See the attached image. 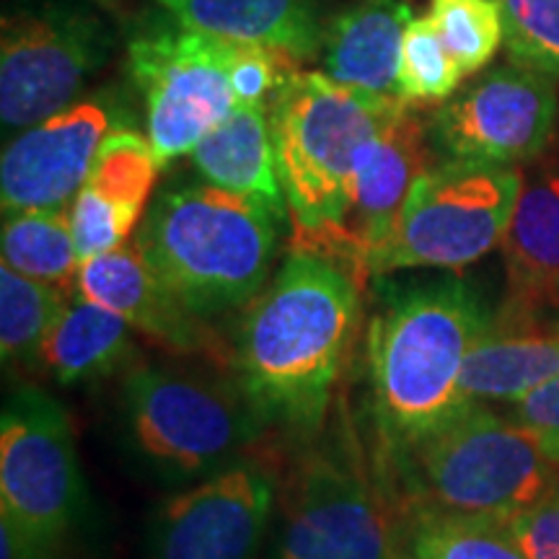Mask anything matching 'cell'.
I'll use <instances>...</instances> for the list:
<instances>
[{
    "mask_svg": "<svg viewBox=\"0 0 559 559\" xmlns=\"http://www.w3.org/2000/svg\"><path fill=\"white\" fill-rule=\"evenodd\" d=\"M362 285L324 257L288 251L236 334L239 389L264 419L317 428L355 340Z\"/></svg>",
    "mask_w": 559,
    "mask_h": 559,
    "instance_id": "cell-1",
    "label": "cell"
},
{
    "mask_svg": "<svg viewBox=\"0 0 559 559\" xmlns=\"http://www.w3.org/2000/svg\"><path fill=\"white\" fill-rule=\"evenodd\" d=\"M267 205L210 181L169 185L145 210L135 247L187 309L202 319L247 309L275 262Z\"/></svg>",
    "mask_w": 559,
    "mask_h": 559,
    "instance_id": "cell-2",
    "label": "cell"
},
{
    "mask_svg": "<svg viewBox=\"0 0 559 559\" xmlns=\"http://www.w3.org/2000/svg\"><path fill=\"white\" fill-rule=\"evenodd\" d=\"M492 324L461 280L419 285L391 298L368 332L376 415L396 449L428 436L469 404L464 366Z\"/></svg>",
    "mask_w": 559,
    "mask_h": 559,
    "instance_id": "cell-3",
    "label": "cell"
},
{
    "mask_svg": "<svg viewBox=\"0 0 559 559\" xmlns=\"http://www.w3.org/2000/svg\"><path fill=\"white\" fill-rule=\"evenodd\" d=\"M400 451L409 510L510 521L559 479V466L519 419L464 404Z\"/></svg>",
    "mask_w": 559,
    "mask_h": 559,
    "instance_id": "cell-4",
    "label": "cell"
},
{
    "mask_svg": "<svg viewBox=\"0 0 559 559\" xmlns=\"http://www.w3.org/2000/svg\"><path fill=\"white\" fill-rule=\"evenodd\" d=\"M400 104V96L366 94L326 73L288 68L280 75L267 111L293 230L337 226L362 145Z\"/></svg>",
    "mask_w": 559,
    "mask_h": 559,
    "instance_id": "cell-5",
    "label": "cell"
},
{
    "mask_svg": "<svg viewBox=\"0 0 559 559\" xmlns=\"http://www.w3.org/2000/svg\"><path fill=\"white\" fill-rule=\"evenodd\" d=\"M523 187L515 166L438 160L370 260V277L400 270H464L489 254L513 218Z\"/></svg>",
    "mask_w": 559,
    "mask_h": 559,
    "instance_id": "cell-6",
    "label": "cell"
},
{
    "mask_svg": "<svg viewBox=\"0 0 559 559\" xmlns=\"http://www.w3.org/2000/svg\"><path fill=\"white\" fill-rule=\"evenodd\" d=\"M122 419L132 449L169 477H210L260 432V412L221 383L181 370L138 366L124 379Z\"/></svg>",
    "mask_w": 559,
    "mask_h": 559,
    "instance_id": "cell-7",
    "label": "cell"
},
{
    "mask_svg": "<svg viewBox=\"0 0 559 559\" xmlns=\"http://www.w3.org/2000/svg\"><path fill=\"white\" fill-rule=\"evenodd\" d=\"M115 32L86 3L16 0L0 24V122L24 132L70 107L109 60Z\"/></svg>",
    "mask_w": 559,
    "mask_h": 559,
    "instance_id": "cell-8",
    "label": "cell"
},
{
    "mask_svg": "<svg viewBox=\"0 0 559 559\" xmlns=\"http://www.w3.org/2000/svg\"><path fill=\"white\" fill-rule=\"evenodd\" d=\"M236 41L190 29L160 13L128 39V70L145 104L158 166L187 156L236 107L230 60Z\"/></svg>",
    "mask_w": 559,
    "mask_h": 559,
    "instance_id": "cell-9",
    "label": "cell"
},
{
    "mask_svg": "<svg viewBox=\"0 0 559 559\" xmlns=\"http://www.w3.org/2000/svg\"><path fill=\"white\" fill-rule=\"evenodd\" d=\"M83 506V481L66 409L21 389L0 419V519L60 549Z\"/></svg>",
    "mask_w": 559,
    "mask_h": 559,
    "instance_id": "cell-10",
    "label": "cell"
},
{
    "mask_svg": "<svg viewBox=\"0 0 559 559\" xmlns=\"http://www.w3.org/2000/svg\"><path fill=\"white\" fill-rule=\"evenodd\" d=\"M428 122L415 104L402 102L355 160L353 187L337 226L293 230L288 251L324 257L358 283L370 277V260L389 239L415 181L436 166Z\"/></svg>",
    "mask_w": 559,
    "mask_h": 559,
    "instance_id": "cell-11",
    "label": "cell"
},
{
    "mask_svg": "<svg viewBox=\"0 0 559 559\" xmlns=\"http://www.w3.org/2000/svg\"><path fill=\"white\" fill-rule=\"evenodd\" d=\"M551 75L523 66H498L440 104L430 117L438 160L515 166L542 156L557 128Z\"/></svg>",
    "mask_w": 559,
    "mask_h": 559,
    "instance_id": "cell-12",
    "label": "cell"
},
{
    "mask_svg": "<svg viewBox=\"0 0 559 559\" xmlns=\"http://www.w3.org/2000/svg\"><path fill=\"white\" fill-rule=\"evenodd\" d=\"M275 559H402L373 487L347 461L317 456L293 481Z\"/></svg>",
    "mask_w": 559,
    "mask_h": 559,
    "instance_id": "cell-13",
    "label": "cell"
},
{
    "mask_svg": "<svg viewBox=\"0 0 559 559\" xmlns=\"http://www.w3.org/2000/svg\"><path fill=\"white\" fill-rule=\"evenodd\" d=\"M275 487L260 466L234 464L181 489L158 508L148 559H254Z\"/></svg>",
    "mask_w": 559,
    "mask_h": 559,
    "instance_id": "cell-14",
    "label": "cell"
},
{
    "mask_svg": "<svg viewBox=\"0 0 559 559\" xmlns=\"http://www.w3.org/2000/svg\"><path fill=\"white\" fill-rule=\"evenodd\" d=\"M122 120L117 96L94 94L19 132L0 160L3 213L68 207L86 181L102 143L122 128Z\"/></svg>",
    "mask_w": 559,
    "mask_h": 559,
    "instance_id": "cell-15",
    "label": "cell"
},
{
    "mask_svg": "<svg viewBox=\"0 0 559 559\" xmlns=\"http://www.w3.org/2000/svg\"><path fill=\"white\" fill-rule=\"evenodd\" d=\"M79 293L122 317L132 330L174 355L226 360V347L207 321L187 309L151 270L135 243H122L79 267Z\"/></svg>",
    "mask_w": 559,
    "mask_h": 559,
    "instance_id": "cell-16",
    "label": "cell"
},
{
    "mask_svg": "<svg viewBox=\"0 0 559 559\" xmlns=\"http://www.w3.org/2000/svg\"><path fill=\"white\" fill-rule=\"evenodd\" d=\"M158 169L151 140L135 130L120 128L104 140L68 210L81 264L128 243L148 207Z\"/></svg>",
    "mask_w": 559,
    "mask_h": 559,
    "instance_id": "cell-17",
    "label": "cell"
},
{
    "mask_svg": "<svg viewBox=\"0 0 559 559\" xmlns=\"http://www.w3.org/2000/svg\"><path fill=\"white\" fill-rule=\"evenodd\" d=\"M500 249L508 280L500 317H539L559 306V166L523 181Z\"/></svg>",
    "mask_w": 559,
    "mask_h": 559,
    "instance_id": "cell-18",
    "label": "cell"
},
{
    "mask_svg": "<svg viewBox=\"0 0 559 559\" xmlns=\"http://www.w3.org/2000/svg\"><path fill=\"white\" fill-rule=\"evenodd\" d=\"M412 19L404 0H353L324 26V73L342 86L396 96L402 41Z\"/></svg>",
    "mask_w": 559,
    "mask_h": 559,
    "instance_id": "cell-19",
    "label": "cell"
},
{
    "mask_svg": "<svg viewBox=\"0 0 559 559\" xmlns=\"http://www.w3.org/2000/svg\"><path fill=\"white\" fill-rule=\"evenodd\" d=\"M559 379V321L498 317L466 358V402L515 404L542 383Z\"/></svg>",
    "mask_w": 559,
    "mask_h": 559,
    "instance_id": "cell-20",
    "label": "cell"
},
{
    "mask_svg": "<svg viewBox=\"0 0 559 559\" xmlns=\"http://www.w3.org/2000/svg\"><path fill=\"white\" fill-rule=\"evenodd\" d=\"M190 29L260 45L288 58H311L321 47V0H156Z\"/></svg>",
    "mask_w": 559,
    "mask_h": 559,
    "instance_id": "cell-21",
    "label": "cell"
},
{
    "mask_svg": "<svg viewBox=\"0 0 559 559\" xmlns=\"http://www.w3.org/2000/svg\"><path fill=\"white\" fill-rule=\"evenodd\" d=\"M190 156L194 169L210 185L260 200L283 226L290 221L288 198L277 174L267 104H236Z\"/></svg>",
    "mask_w": 559,
    "mask_h": 559,
    "instance_id": "cell-22",
    "label": "cell"
},
{
    "mask_svg": "<svg viewBox=\"0 0 559 559\" xmlns=\"http://www.w3.org/2000/svg\"><path fill=\"white\" fill-rule=\"evenodd\" d=\"M130 330L115 311L75 293L45 342L41 362L62 386L107 379L135 362Z\"/></svg>",
    "mask_w": 559,
    "mask_h": 559,
    "instance_id": "cell-23",
    "label": "cell"
},
{
    "mask_svg": "<svg viewBox=\"0 0 559 559\" xmlns=\"http://www.w3.org/2000/svg\"><path fill=\"white\" fill-rule=\"evenodd\" d=\"M3 264L41 283L79 293V251H75L70 213L58 210H21L3 221Z\"/></svg>",
    "mask_w": 559,
    "mask_h": 559,
    "instance_id": "cell-24",
    "label": "cell"
},
{
    "mask_svg": "<svg viewBox=\"0 0 559 559\" xmlns=\"http://www.w3.org/2000/svg\"><path fill=\"white\" fill-rule=\"evenodd\" d=\"M73 296L9 264L0 267V353L5 366L41 362L45 342Z\"/></svg>",
    "mask_w": 559,
    "mask_h": 559,
    "instance_id": "cell-25",
    "label": "cell"
},
{
    "mask_svg": "<svg viewBox=\"0 0 559 559\" xmlns=\"http://www.w3.org/2000/svg\"><path fill=\"white\" fill-rule=\"evenodd\" d=\"M404 559H528L508 521L412 510Z\"/></svg>",
    "mask_w": 559,
    "mask_h": 559,
    "instance_id": "cell-26",
    "label": "cell"
},
{
    "mask_svg": "<svg viewBox=\"0 0 559 559\" xmlns=\"http://www.w3.org/2000/svg\"><path fill=\"white\" fill-rule=\"evenodd\" d=\"M464 70L453 60L436 21L417 16L409 21L402 41L396 96L407 104L445 102L456 94Z\"/></svg>",
    "mask_w": 559,
    "mask_h": 559,
    "instance_id": "cell-27",
    "label": "cell"
},
{
    "mask_svg": "<svg viewBox=\"0 0 559 559\" xmlns=\"http://www.w3.org/2000/svg\"><path fill=\"white\" fill-rule=\"evenodd\" d=\"M430 19L464 75L485 68L506 41L498 0H432Z\"/></svg>",
    "mask_w": 559,
    "mask_h": 559,
    "instance_id": "cell-28",
    "label": "cell"
},
{
    "mask_svg": "<svg viewBox=\"0 0 559 559\" xmlns=\"http://www.w3.org/2000/svg\"><path fill=\"white\" fill-rule=\"evenodd\" d=\"M498 5L510 62L559 79V0H498Z\"/></svg>",
    "mask_w": 559,
    "mask_h": 559,
    "instance_id": "cell-29",
    "label": "cell"
},
{
    "mask_svg": "<svg viewBox=\"0 0 559 559\" xmlns=\"http://www.w3.org/2000/svg\"><path fill=\"white\" fill-rule=\"evenodd\" d=\"M285 58L288 55L272 52L260 45H236L234 60H230V86H234L236 104H267L280 75L290 68V62H283V66L277 62Z\"/></svg>",
    "mask_w": 559,
    "mask_h": 559,
    "instance_id": "cell-30",
    "label": "cell"
},
{
    "mask_svg": "<svg viewBox=\"0 0 559 559\" xmlns=\"http://www.w3.org/2000/svg\"><path fill=\"white\" fill-rule=\"evenodd\" d=\"M508 526L528 559H559V479Z\"/></svg>",
    "mask_w": 559,
    "mask_h": 559,
    "instance_id": "cell-31",
    "label": "cell"
},
{
    "mask_svg": "<svg viewBox=\"0 0 559 559\" xmlns=\"http://www.w3.org/2000/svg\"><path fill=\"white\" fill-rule=\"evenodd\" d=\"M513 419L539 438L542 449L559 466V379L542 383L515 402Z\"/></svg>",
    "mask_w": 559,
    "mask_h": 559,
    "instance_id": "cell-32",
    "label": "cell"
},
{
    "mask_svg": "<svg viewBox=\"0 0 559 559\" xmlns=\"http://www.w3.org/2000/svg\"><path fill=\"white\" fill-rule=\"evenodd\" d=\"M0 544H3V559H60V549L29 539L9 521L0 526Z\"/></svg>",
    "mask_w": 559,
    "mask_h": 559,
    "instance_id": "cell-33",
    "label": "cell"
},
{
    "mask_svg": "<svg viewBox=\"0 0 559 559\" xmlns=\"http://www.w3.org/2000/svg\"><path fill=\"white\" fill-rule=\"evenodd\" d=\"M88 3H96V5H102V9H111V5H115L117 0H88Z\"/></svg>",
    "mask_w": 559,
    "mask_h": 559,
    "instance_id": "cell-34",
    "label": "cell"
}]
</instances>
